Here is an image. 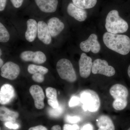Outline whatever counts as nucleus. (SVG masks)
Instances as JSON below:
<instances>
[{
    "mask_svg": "<svg viewBox=\"0 0 130 130\" xmlns=\"http://www.w3.org/2000/svg\"><path fill=\"white\" fill-rule=\"evenodd\" d=\"M14 95V90L13 87L8 84H6L2 86L0 90V103L3 105L9 103Z\"/></svg>",
    "mask_w": 130,
    "mask_h": 130,
    "instance_id": "obj_14",
    "label": "nucleus"
},
{
    "mask_svg": "<svg viewBox=\"0 0 130 130\" xmlns=\"http://www.w3.org/2000/svg\"><path fill=\"white\" fill-rule=\"evenodd\" d=\"M98 130H115L114 125L111 119L107 115L100 116L96 120Z\"/></svg>",
    "mask_w": 130,
    "mask_h": 130,
    "instance_id": "obj_18",
    "label": "nucleus"
},
{
    "mask_svg": "<svg viewBox=\"0 0 130 130\" xmlns=\"http://www.w3.org/2000/svg\"><path fill=\"white\" fill-rule=\"evenodd\" d=\"M105 28L107 32L117 34L126 32L129 26L127 22L119 16L118 11L112 10L107 15Z\"/></svg>",
    "mask_w": 130,
    "mask_h": 130,
    "instance_id": "obj_2",
    "label": "nucleus"
},
{
    "mask_svg": "<svg viewBox=\"0 0 130 130\" xmlns=\"http://www.w3.org/2000/svg\"><path fill=\"white\" fill-rule=\"evenodd\" d=\"M47 24L52 37L58 36L63 31L65 27L63 22L56 17H53L49 19Z\"/></svg>",
    "mask_w": 130,
    "mask_h": 130,
    "instance_id": "obj_13",
    "label": "nucleus"
},
{
    "mask_svg": "<svg viewBox=\"0 0 130 130\" xmlns=\"http://www.w3.org/2000/svg\"><path fill=\"white\" fill-rule=\"evenodd\" d=\"M67 12L69 15L79 22L85 21L87 19L88 14L86 10L78 7L73 3L68 5Z\"/></svg>",
    "mask_w": 130,
    "mask_h": 130,
    "instance_id": "obj_12",
    "label": "nucleus"
},
{
    "mask_svg": "<svg viewBox=\"0 0 130 130\" xmlns=\"http://www.w3.org/2000/svg\"><path fill=\"white\" fill-rule=\"evenodd\" d=\"M109 93L114 100H127L128 91L127 88L120 84L113 85L109 89Z\"/></svg>",
    "mask_w": 130,
    "mask_h": 130,
    "instance_id": "obj_16",
    "label": "nucleus"
},
{
    "mask_svg": "<svg viewBox=\"0 0 130 130\" xmlns=\"http://www.w3.org/2000/svg\"><path fill=\"white\" fill-rule=\"evenodd\" d=\"M65 120L68 123L75 124L79 122L80 121V117L77 116H72L68 115L65 118Z\"/></svg>",
    "mask_w": 130,
    "mask_h": 130,
    "instance_id": "obj_26",
    "label": "nucleus"
},
{
    "mask_svg": "<svg viewBox=\"0 0 130 130\" xmlns=\"http://www.w3.org/2000/svg\"><path fill=\"white\" fill-rule=\"evenodd\" d=\"M63 130H79V128L77 124L71 125L69 124H65L63 126Z\"/></svg>",
    "mask_w": 130,
    "mask_h": 130,
    "instance_id": "obj_29",
    "label": "nucleus"
},
{
    "mask_svg": "<svg viewBox=\"0 0 130 130\" xmlns=\"http://www.w3.org/2000/svg\"><path fill=\"white\" fill-rule=\"evenodd\" d=\"M37 36L39 40L44 44L48 45L51 43L52 37L47 24L44 21H40L38 23Z\"/></svg>",
    "mask_w": 130,
    "mask_h": 130,
    "instance_id": "obj_11",
    "label": "nucleus"
},
{
    "mask_svg": "<svg viewBox=\"0 0 130 130\" xmlns=\"http://www.w3.org/2000/svg\"><path fill=\"white\" fill-rule=\"evenodd\" d=\"M80 102L83 104V108L85 111L94 112H97L101 106L100 98L95 91L86 89L80 93Z\"/></svg>",
    "mask_w": 130,
    "mask_h": 130,
    "instance_id": "obj_3",
    "label": "nucleus"
},
{
    "mask_svg": "<svg viewBox=\"0 0 130 130\" xmlns=\"http://www.w3.org/2000/svg\"><path fill=\"white\" fill-rule=\"evenodd\" d=\"M19 114L16 112L9 110L5 107L0 108V120L1 121L14 123L19 117Z\"/></svg>",
    "mask_w": 130,
    "mask_h": 130,
    "instance_id": "obj_19",
    "label": "nucleus"
},
{
    "mask_svg": "<svg viewBox=\"0 0 130 130\" xmlns=\"http://www.w3.org/2000/svg\"><path fill=\"white\" fill-rule=\"evenodd\" d=\"M73 3L83 9H90L95 6L97 0H72Z\"/></svg>",
    "mask_w": 130,
    "mask_h": 130,
    "instance_id": "obj_20",
    "label": "nucleus"
},
{
    "mask_svg": "<svg viewBox=\"0 0 130 130\" xmlns=\"http://www.w3.org/2000/svg\"><path fill=\"white\" fill-rule=\"evenodd\" d=\"M0 55L1 56L2 54V51L1 49H0Z\"/></svg>",
    "mask_w": 130,
    "mask_h": 130,
    "instance_id": "obj_39",
    "label": "nucleus"
},
{
    "mask_svg": "<svg viewBox=\"0 0 130 130\" xmlns=\"http://www.w3.org/2000/svg\"><path fill=\"white\" fill-rule=\"evenodd\" d=\"M35 2L41 11L47 13L56 11L58 3V0H35Z\"/></svg>",
    "mask_w": 130,
    "mask_h": 130,
    "instance_id": "obj_15",
    "label": "nucleus"
},
{
    "mask_svg": "<svg viewBox=\"0 0 130 130\" xmlns=\"http://www.w3.org/2000/svg\"><path fill=\"white\" fill-rule=\"evenodd\" d=\"M5 126L9 129L16 130L19 128V125L18 124H14L13 123L10 122H6L5 123Z\"/></svg>",
    "mask_w": 130,
    "mask_h": 130,
    "instance_id": "obj_30",
    "label": "nucleus"
},
{
    "mask_svg": "<svg viewBox=\"0 0 130 130\" xmlns=\"http://www.w3.org/2000/svg\"><path fill=\"white\" fill-rule=\"evenodd\" d=\"M46 95L50 100L57 101V94L56 90L52 87H48L46 89Z\"/></svg>",
    "mask_w": 130,
    "mask_h": 130,
    "instance_id": "obj_25",
    "label": "nucleus"
},
{
    "mask_svg": "<svg viewBox=\"0 0 130 130\" xmlns=\"http://www.w3.org/2000/svg\"><path fill=\"white\" fill-rule=\"evenodd\" d=\"M48 103L53 108H56L59 106V104L58 101H53L49 99L48 100Z\"/></svg>",
    "mask_w": 130,
    "mask_h": 130,
    "instance_id": "obj_32",
    "label": "nucleus"
},
{
    "mask_svg": "<svg viewBox=\"0 0 130 130\" xmlns=\"http://www.w3.org/2000/svg\"><path fill=\"white\" fill-rule=\"evenodd\" d=\"M103 40L106 46L122 55H126L130 51V39L125 35L104 33Z\"/></svg>",
    "mask_w": 130,
    "mask_h": 130,
    "instance_id": "obj_1",
    "label": "nucleus"
},
{
    "mask_svg": "<svg viewBox=\"0 0 130 130\" xmlns=\"http://www.w3.org/2000/svg\"><path fill=\"white\" fill-rule=\"evenodd\" d=\"M20 71L18 65L12 61H8L1 68V75L5 78L14 80L18 76Z\"/></svg>",
    "mask_w": 130,
    "mask_h": 130,
    "instance_id": "obj_7",
    "label": "nucleus"
},
{
    "mask_svg": "<svg viewBox=\"0 0 130 130\" xmlns=\"http://www.w3.org/2000/svg\"><path fill=\"white\" fill-rule=\"evenodd\" d=\"M91 72L94 74H102L107 77L112 76L115 73L113 67L109 66L106 61L100 59L93 61Z\"/></svg>",
    "mask_w": 130,
    "mask_h": 130,
    "instance_id": "obj_5",
    "label": "nucleus"
},
{
    "mask_svg": "<svg viewBox=\"0 0 130 130\" xmlns=\"http://www.w3.org/2000/svg\"><path fill=\"white\" fill-rule=\"evenodd\" d=\"M27 29L25 33L26 39L31 42L35 40L37 35L38 23L35 20L29 19L27 21Z\"/></svg>",
    "mask_w": 130,
    "mask_h": 130,
    "instance_id": "obj_17",
    "label": "nucleus"
},
{
    "mask_svg": "<svg viewBox=\"0 0 130 130\" xmlns=\"http://www.w3.org/2000/svg\"><path fill=\"white\" fill-rule=\"evenodd\" d=\"M63 107L59 106L56 108H50L48 110V114L50 116L53 118H57L60 116L63 113Z\"/></svg>",
    "mask_w": 130,
    "mask_h": 130,
    "instance_id": "obj_24",
    "label": "nucleus"
},
{
    "mask_svg": "<svg viewBox=\"0 0 130 130\" xmlns=\"http://www.w3.org/2000/svg\"><path fill=\"white\" fill-rule=\"evenodd\" d=\"M28 130H47L46 128L43 126L38 125L31 127Z\"/></svg>",
    "mask_w": 130,
    "mask_h": 130,
    "instance_id": "obj_34",
    "label": "nucleus"
},
{
    "mask_svg": "<svg viewBox=\"0 0 130 130\" xmlns=\"http://www.w3.org/2000/svg\"><path fill=\"white\" fill-rule=\"evenodd\" d=\"M13 6L16 8H19L22 6L24 0H10Z\"/></svg>",
    "mask_w": 130,
    "mask_h": 130,
    "instance_id": "obj_31",
    "label": "nucleus"
},
{
    "mask_svg": "<svg viewBox=\"0 0 130 130\" xmlns=\"http://www.w3.org/2000/svg\"><path fill=\"white\" fill-rule=\"evenodd\" d=\"M7 0H0V11H3L5 9Z\"/></svg>",
    "mask_w": 130,
    "mask_h": 130,
    "instance_id": "obj_35",
    "label": "nucleus"
},
{
    "mask_svg": "<svg viewBox=\"0 0 130 130\" xmlns=\"http://www.w3.org/2000/svg\"><path fill=\"white\" fill-rule=\"evenodd\" d=\"M79 47L81 50L88 53L90 51L94 54H97L101 50V44L98 40V36L95 34H92L88 39L81 42Z\"/></svg>",
    "mask_w": 130,
    "mask_h": 130,
    "instance_id": "obj_6",
    "label": "nucleus"
},
{
    "mask_svg": "<svg viewBox=\"0 0 130 130\" xmlns=\"http://www.w3.org/2000/svg\"><path fill=\"white\" fill-rule=\"evenodd\" d=\"M20 58L24 61H31L37 64H43L47 59L45 55L41 51H23L20 54Z\"/></svg>",
    "mask_w": 130,
    "mask_h": 130,
    "instance_id": "obj_9",
    "label": "nucleus"
},
{
    "mask_svg": "<svg viewBox=\"0 0 130 130\" xmlns=\"http://www.w3.org/2000/svg\"><path fill=\"white\" fill-rule=\"evenodd\" d=\"M56 70L61 79L73 83L77 79V76L72 63L67 59L59 60L56 64Z\"/></svg>",
    "mask_w": 130,
    "mask_h": 130,
    "instance_id": "obj_4",
    "label": "nucleus"
},
{
    "mask_svg": "<svg viewBox=\"0 0 130 130\" xmlns=\"http://www.w3.org/2000/svg\"><path fill=\"white\" fill-rule=\"evenodd\" d=\"M128 76L130 78V65L129 66V67H128Z\"/></svg>",
    "mask_w": 130,
    "mask_h": 130,
    "instance_id": "obj_38",
    "label": "nucleus"
},
{
    "mask_svg": "<svg viewBox=\"0 0 130 130\" xmlns=\"http://www.w3.org/2000/svg\"><path fill=\"white\" fill-rule=\"evenodd\" d=\"M51 130H61L60 126L55 125L53 126L51 128Z\"/></svg>",
    "mask_w": 130,
    "mask_h": 130,
    "instance_id": "obj_36",
    "label": "nucleus"
},
{
    "mask_svg": "<svg viewBox=\"0 0 130 130\" xmlns=\"http://www.w3.org/2000/svg\"><path fill=\"white\" fill-rule=\"evenodd\" d=\"M127 130H130V128H129V129H128Z\"/></svg>",
    "mask_w": 130,
    "mask_h": 130,
    "instance_id": "obj_40",
    "label": "nucleus"
},
{
    "mask_svg": "<svg viewBox=\"0 0 130 130\" xmlns=\"http://www.w3.org/2000/svg\"><path fill=\"white\" fill-rule=\"evenodd\" d=\"M79 74L82 77L87 78L91 73L93 63L92 59L86 54L83 53L79 60Z\"/></svg>",
    "mask_w": 130,
    "mask_h": 130,
    "instance_id": "obj_8",
    "label": "nucleus"
},
{
    "mask_svg": "<svg viewBox=\"0 0 130 130\" xmlns=\"http://www.w3.org/2000/svg\"><path fill=\"white\" fill-rule=\"evenodd\" d=\"M32 78V80L35 82L39 83H42L44 80V75L41 73H37L33 74Z\"/></svg>",
    "mask_w": 130,
    "mask_h": 130,
    "instance_id": "obj_27",
    "label": "nucleus"
},
{
    "mask_svg": "<svg viewBox=\"0 0 130 130\" xmlns=\"http://www.w3.org/2000/svg\"><path fill=\"white\" fill-rule=\"evenodd\" d=\"M93 126L91 124L88 123L84 125L81 130H93Z\"/></svg>",
    "mask_w": 130,
    "mask_h": 130,
    "instance_id": "obj_33",
    "label": "nucleus"
},
{
    "mask_svg": "<svg viewBox=\"0 0 130 130\" xmlns=\"http://www.w3.org/2000/svg\"><path fill=\"white\" fill-rule=\"evenodd\" d=\"M28 71L29 73L31 74L39 73L44 75L48 72V70L46 68L42 66H37L35 64H30L28 66Z\"/></svg>",
    "mask_w": 130,
    "mask_h": 130,
    "instance_id": "obj_21",
    "label": "nucleus"
},
{
    "mask_svg": "<svg viewBox=\"0 0 130 130\" xmlns=\"http://www.w3.org/2000/svg\"><path fill=\"white\" fill-rule=\"evenodd\" d=\"M127 100L117 99L114 101L112 103V106L116 110L121 111L125 108L127 106Z\"/></svg>",
    "mask_w": 130,
    "mask_h": 130,
    "instance_id": "obj_23",
    "label": "nucleus"
},
{
    "mask_svg": "<svg viewBox=\"0 0 130 130\" xmlns=\"http://www.w3.org/2000/svg\"><path fill=\"white\" fill-rule=\"evenodd\" d=\"M80 102V98L76 96H73L72 97L69 102V105L70 107L77 106Z\"/></svg>",
    "mask_w": 130,
    "mask_h": 130,
    "instance_id": "obj_28",
    "label": "nucleus"
},
{
    "mask_svg": "<svg viewBox=\"0 0 130 130\" xmlns=\"http://www.w3.org/2000/svg\"><path fill=\"white\" fill-rule=\"evenodd\" d=\"M9 39L10 35L8 31L2 23H0V42L2 43L7 42Z\"/></svg>",
    "mask_w": 130,
    "mask_h": 130,
    "instance_id": "obj_22",
    "label": "nucleus"
},
{
    "mask_svg": "<svg viewBox=\"0 0 130 130\" xmlns=\"http://www.w3.org/2000/svg\"><path fill=\"white\" fill-rule=\"evenodd\" d=\"M3 61L1 58L0 59V67L1 68L3 66Z\"/></svg>",
    "mask_w": 130,
    "mask_h": 130,
    "instance_id": "obj_37",
    "label": "nucleus"
},
{
    "mask_svg": "<svg viewBox=\"0 0 130 130\" xmlns=\"http://www.w3.org/2000/svg\"><path fill=\"white\" fill-rule=\"evenodd\" d=\"M29 91L34 99L36 107L38 109L43 108L44 106V94L41 87L38 85H32L30 88Z\"/></svg>",
    "mask_w": 130,
    "mask_h": 130,
    "instance_id": "obj_10",
    "label": "nucleus"
}]
</instances>
